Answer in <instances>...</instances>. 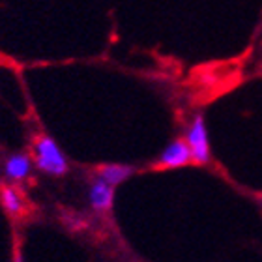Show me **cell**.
Segmentation results:
<instances>
[{"instance_id":"1","label":"cell","mask_w":262,"mask_h":262,"mask_svg":"<svg viewBox=\"0 0 262 262\" xmlns=\"http://www.w3.org/2000/svg\"><path fill=\"white\" fill-rule=\"evenodd\" d=\"M34 163L41 172L49 176H64L70 169L68 165V158L62 152V148L58 146V142L55 139H51L49 135H39L34 141Z\"/></svg>"},{"instance_id":"2","label":"cell","mask_w":262,"mask_h":262,"mask_svg":"<svg viewBox=\"0 0 262 262\" xmlns=\"http://www.w3.org/2000/svg\"><path fill=\"white\" fill-rule=\"evenodd\" d=\"M186 142L189 144L193 161L199 165H206L212 158V150H210V137H208L206 122L201 115L195 116L191 124L187 126L186 131Z\"/></svg>"},{"instance_id":"3","label":"cell","mask_w":262,"mask_h":262,"mask_svg":"<svg viewBox=\"0 0 262 262\" xmlns=\"http://www.w3.org/2000/svg\"><path fill=\"white\" fill-rule=\"evenodd\" d=\"M191 161H193V156L186 139H174L158 156L156 167L158 169H180V167L189 165Z\"/></svg>"},{"instance_id":"4","label":"cell","mask_w":262,"mask_h":262,"mask_svg":"<svg viewBox=\"0 0 262 262\" xmlns=\"http://www.w3.org/2000/svg\"><path fill=\"white\" fill-rule=\"evenodd\" d=\"M88 202L94 212H109L115 204V187L101 178H96L88 187Z\"/></svg>"},{"instance_id":"5","label":"cell","mask_w":262,"mask_h":262,"mask_svg":"<svg viewBox=\"0 0 262 262\" xmlns=\"http://www.w3.org/2000/svg\"><path fill=\"white\" fill-rule=\"evenodd\" d=\"M32 170V159L27 154H11L4 161V176L11 182L27 180Z\"/></svg>"},{"instance_id":"6","label":"cell","mask_w":262,"mask_h":262,"mask_svg":"<svg viewBox=\"0 0 262 262\" xmlns=\"http://www.w3.org/2000/svg\"><path fill=\"white\" fill-rule=\"evenodd\" d=\"M133 174H135V167L124 163H107V165H101L98 169V178L111 184L113 187L124 184Z\"/></svg>"},{"instance_id":"7","label":"cell","mask_w":262,"mask_h":262,"mask_svg":"<svg viewBox=\"0 0 262 262\" xmlns=\"http://www.w3.org/2000/svg\"><path fill=\"white\" fill-rule=\"evenodd\" d=\"M0 204L10 215H19L25 210V201L19 189L13 186H2L0 187Z\"/></svg>"},{"instance_id":"8","label":"cell","mask_w":262,"mask_h":262,"mask_svg":"<svg viewBox=\"0 0 262 262\" xmlns=\"http://www.w3.org/2000/svg\"><path fill=\"white\" fill-rule=\"evenodd\" d=\"M62 219H64V223L73 230H79V229L84 227L82 217H79V215H75V213H71V215H62Z\"/></svg>"},{"instance_id":"9","label":"cell","mask_w":262,"mask_h":262,"mask_svg":"<svg viewBox=\"0 0 262 262\" xmlns=\"http://www.w3.org/2000/svg\"><path fill=\"white\" fill-rule=\"evenodd\" d=\"M13 262H25V258H23V253H21V251H15V257H13Z\"/></svg>"}]
</instances>
